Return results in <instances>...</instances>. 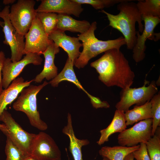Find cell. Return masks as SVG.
<instances>
[{"label": "cell", "mask_w": 160, "mask_h": 160, "mask_svg": "<svg viewBox=\"0 0 160 160\" xmlns=\"http://www.w3.org/2000/svg\"><path fill=\"white\" fill-rule=\"evenodd\" d=\"M0 121L5 125L0 130L21 151L25 157L30 156V146L35 134L23 129L6 110L0 116Z\"/></svg>", "instance_id": "5"}, {"label": "cell", "mask_w": 160, "mask_h": 160, "mask_svg": "<svg viewBox=\"0 0 160 160\" xmlns=\"http://www.w3.org/2000/svg\"><path fill=\"white\" fill-rule=\"evenodd\" d=\"M140 146V145L131 147L105 146L102 147L98 152L102 157H106L109 160H124L127 155L138 149Z\"/></svg>", "instance_id": "23"}, {"label": "cell", "mask_w": 160, "mask_h": 160, "mask_svg": "<svg viewBox=\"0 0 160 160\" xmlns=\"http://www.w3.org/2000/svg\"><path fill=\"white\" fill-rule=\"evenodd\" d=\"M59 47L53 41L42 54L44 57V63L43 69L33 79L36 83H40L45 79L47 80H52L58 74V69L54 63L55 55L60 52Z\"/></svg>", "instance_id": "16"}, {"label": "cell", "mask_w": 160, "mask_h": 160, "mask_svg": "<svg viewBox=\"0 0 160 160\" xmlns=\"http://www.w3.org/2000/svg\"><path fill=\"white\" fill-rule=\"evenodd\" d=\"M33 79L25 81L22 77L13 80L8 87L3 89L0 94V116L7 106L11 104L24 88L30 85Z\"/></svg>", "instance_id": "17"}, {"label": "cell", "mask_w": 160, "mask_h": 160, "mask_svg": "<svg viewBox=\"0 0 160 160\" xmlns=\"http://www.w3.org/2000/svg\"><path fill=\"white\" fill-rule=\"evenodd\" d=\"M90 66L99 74V79L108 87L116 86L125 90L130 87L134 82L135 73L120 49L105 52Z\"/></svg>", "instance_id": "1"}, {"label": "cell", "mask_w": 160, "mask_h": 160, "mask_svg": "<svg viewBox=\"0 0 160 160\" xmlns=\"http://www.w3.org/2000/svg\"><path fill=\"white\" fill-rule=\"evenodd\" d=\"M5 125L4 124H0V128L1 127H4Z\"/></svg>", "instance_id": "36"}, {"label": "cell", "mask_w": 160, "mask_h": 160, "mask_svg": "<svg viewBox=\"0 0 160 160\" xmlns=\"http://www.w3.org/2000/svg\"><path fill=\"white\" fill-rule=\"evenodd\" d=\"M22 160H38L31 156L24 157Z\"/></svg>", "instance_id": "35"}, {"label": "cell", "mask_w": 160, "mask_h": 160, "mask_svg": "<svg viewBox=\"0 0 160 160\" xmlns=\"http://www.w3.org/2000/svg\"><path fill=\"white\" fill-rule=\"evenodd\" d=\"M152 118L144 120L125 129L118 135V143L120 145L131 147L139 143H146L152 137Z\"/></svg>", "instance_id": "10"}, {"label": "cell", "mask_w": 160, "mask_h": 160, "mask_svg": "<svg viewBox=\"0 0 160 160\" xmlns=\"http://www.w3.org/2000/svg\"><path fill=\"white\" fill-rule=\"evenodd\" d=\"M57 15L54 13L36 12V17L48 36L57 29Z\"/></svg>", "instance_id": "25"}, {"label": "cell", "mask_w": 160, "mask_h": 160, "mask_svg": "<svg viewBox=\"0 0 160 160\" xmlns=\"http://www.w3.org/2000/svg\"><path fill=\"white\" fill-rule=\"evenodd\" d=\"M134 159L133 155L132 153L127 155L124 160H134Z\"/></svg>", "instance_id": "33"}, {"label": "cell", "mask_w": 160, "mask_h": 160, "mask_svg": "<svg viewBox=\"0 0 160 160\" xmlns=\"http://www.w3.org/2000/svg\"><path fill=\"white\" fill-rule=\"evenodd\" d=\"M158 92L150 100L152 116V137L160 125V93Z\"/></svg>", "instance_id": "27"}, {"label": "cell", "mask_w": 160, "mask_h": 160, "mask_svg": "<svg viewBox=\"0 0 160 160\" xmlns=\"http://www.w3.org/2000/svg\"><path fill=\"white\" fill-rule=\"evenodd\" d=\"M9 6H5L0 12V17L4 21L2 27L4 34L3 43L9 46L11 51V60L13 62L22 58L25 46L24 36L19 33L11 23L9 17Z\"/></svg>", "instance_id": "8"}, {"label": "cell", "mask_w": 160, "mask_h": 160, "mask_svg": "<svg viewBox=\"0 0 160 160\" xmlns=\"http://www.w3.org/2000/svg\"><path fill=\"white\" fill-rule=\"evenodd\" d=\"M90 99L92 106L96 109L102 108H108L110 107L109 104L107 101H102L98 97L92 96Z\"/></svg>", "instance_id": "31"}, {"label": "cell", "mask_w": 160, "mask_h": 160, "mask_svg": "<svg viewBox=\"0 0 160 160\" xmlns=\"http://www.w3.org/2000/svg\"><path fill=\"white\" fill-rule=\"evenodd\" d=\"M31 156L38 160H61V153L54 140L47 133L35 134L30 146Z\"/></svg>", "instance_id": "9"}, {"label": "cell", "mask_w": 160, "mask_h": 160, "mask_svg": "<svg viewBox=\"0 0 160 160\" xmlns=\"http://www.w3.org/2000/svg\"><path fill=\"white\" fill-rule=\"evenodd\" d=\"M124 116L127 126L144 120L152 118L150 101L141 105H136L132 109L127 111L124 112Z\"/></svg>", "instance_id": "22"}, {"label": "cell", "mask_w": 160, "mask_h": 160, "mask_svg": "<svg viewBox=\"0 0 160 160\" xmlns=\"http://www.w3.org/2000/svg\"><path fill=\"white\" fill-rule=\"evenodd\" d=\"M74 65V63L68 57L62 71L55 78L51 80L49 83L52 87H56L62 81H68L73 83L79 89L83 91L90 98L92 95L85 90L77 79L73 69Z\"/></svg>", "instance_id": "21"}, {"label": "cell", "mask_w": 160, "mask_h": 160, "mask_svg": "<svg viewBox=\"0 0 160 160\" xmlns=\"http://www.w3.org/2000/svg\"><path fill=\"white\" fill-rule=\"evenodd\" d=\"M67 118V124L63 127L62 132L69 138V151L74 160H83L81 148L89 145V141L87 139H79L76 137L73 127L71 116L69 113L68 114Z\"/></svg>", "instance_id": "18"}, {"label": "cell", "mask_w": 160, "mask_h": 160, "mask_svg": "<svg viewBox=\"0 0 160 160\" xmlns=\"http://www.w3.org/2000/svg\"><path fill=\"white\" fill-rule=\"evenodd\" d=\"M127 127L124 112L116 109L110 124L106 128L100 131V136L97 143L99 145H103L109 141V138L112 134L122 132L126 129Z\"/></svg>", "instance_id": "19"}, {"label": "cell", "mask_w": 160, "mask_h": 160, "mask_svg": "<svg viewBox=\"0 0 160 160\" xmlns=\"http://www.w3.org/2000/svg\"><path fill=\"white\" fill-rule=\"evenodd\" d=\"M97 28V23L94 21L91 24L87 31L77 35L79 40L82 42L83 47L82 51L74 63V65L79 69L84 67L91 59L98 55L111 49H120L122 46L126 44L123 36L106 41L99 40L95 34Z\"/></svg>", "instance_id": "3"}, {"label": "cell", "mask_w": 160, "mask_h": 160, "mask_svg": "<svg viewBox=\"0 0 160 160\" xmlns=\"http://www.w3.org/2000/svg\"><path fill=\"white\" fill-rule=\"evenodd\" d=\"M43 59L40 55L28 53L20 60L13 62L9 57L6 58L2 69L3 88H7L12 81L17 77L28 65H41Z\"/></svg>", "instance_id": "13"}, {"label": "cell", "mask_w": 160, "mask_h": 160, "mask_svg": "<svg viewBox=\"0 0 160 160\" xmlns=\"http://www.w3.org/2000/svg\"><path fill=\"white\" fill-rule=\"evenodd\" d=\"M84 9L81 5L73 0H42L36 12H51L73 15L79 17Z\"/></svg>", "instance_id": "14"}, {"label": "cell", "mask_w": 160, "mask_h": 160, "mask_svg": "<svg viewBox=\"0 0 160 160\" xmlns=\"http://www.w3.org/2000/svg\"><path fill=\"white\" fill-rule=\"evenodd\" d=\"M90 26L87 21L77 20L67 14L57 15V29L82 34L87 31Z\"/></svg>", "instance_id": "20"}, {"label": "cell", "mask_w": 160, "mask_h": 160, "mask_svg": "<svg viewBox=\"0 0 160 160\" xmlns=\"http://www.w3.org/2000/svg\"><path fill=\"white\" fill-rule=\"evenodd\" d=\"M150 160H160V132L158 127L155 133L146 143Z\"/></svg>", "instance_id": "26"}, {"label": "cell", "mask_w": 160, "mask_h": 160, "mask_svg": "<svg viewBox=\"0 0 160 160\" xmlns=\"http://www.w3.org/2000/svg\"><path fill=\"white\" fill-rule=\"evenodd\" d=\"M133 0H124L119 3L117 9L119 13L114 15L101 9V12L105 14L109 21V26L121 32L125 39L127 48L132 50L135 44L137 31L135 24L138 23V31L142 33L144 29L142 17L136 3Z\"/></svg>", "instance_id": "2"}, {"label": "cell", "mask_w": 160, "mask_h": 160, "mask_svg": "<svg viewBox=\"0 0 160 160\" xmlns=\"http://www.w3.org/2000/svg\"><path fill=\"white\" fill-rule=\"evenodd\" d=\"M67 156H68V160H70L69 158V157H68V154H67Z\"/></svg>", "instance_id": "39"}, {"label": "cell", "mask_w": 160, "mask_h": 160, "mask_svg": "<svg viewBox=\"0 0 160 160\" xmlns=\"http://www.w3.org/2000/svg\"><path fill=\"white\" fill-rule=\"evenodd\" d=\"M139 148L132 152L134 159L136 160H150L146 143H140Z\"/></svg>", "instance_id": "30"}, {"label": "cell", "mask_w": 160, "mask_h": 160, "mask_svg": "<svg viewBox=\"0 0 160 160\" xmlns=\"http://www.w3.org/2000/svg\"><path fill=\"white\" fill-rule=\"evenodd\" d=\"M49 39L58 47L62 48L68 54V57L74 63L79 57L82 47L78 37L67 35L65 32L57 29L49 35Z\"/></svg>", "instance_id": "15"}, {"label": "cell", "mask_w": 160, "mask_h": 160, "mask_svg": "<svg viewBox=\"0 0 160 160\" xmlns=\"http://www.w3.org/2000/svg\"><path fill=\"white\" fill-rule=\"evenodd\" d=\"M142 19L144 23L142 34L137 31L135 44L132 50L133 58L136 63L142 61L145 57L146 48L145 42L148 39L157 41L160 39V33L154 32L156 27L160 23V18L157 17L142 16Z\"/></svg>", "instance_id": "12"}, {"label": "cell", "mask_w": 160, "mask_h": 160, "mask_svg": "<svg viewBox=\"0 0 160 160\" xmlns=\"http://www.w3.org/2000/svg\"><path fill=\"white\" fill-rule=\"evenodd\" d=\"M80 4H86L91 5L96 9H102L114 6L124 0H73Z\"/></svg>", "instance_id": "28"}, {"label": "cell", "mask_w": 160, "mask_h": 160, "mask_svg": "<svg viewBox=\"0 0 160 160\" xmlns=\"http://www.w3.org/2000/svg\"><path fill=\"white\" fill-rule=\"evenodd\" d=\"M6 160H22L25 157L21 151L8 137L5 148Z\"/></svg>", "instance_id": "29"}, {"label": "cell", "mask_w": 160, "mask_h": 160, "mask_svg": "<svg viewBox=\"0 0 160 160\" xmlns=\"http://www.w3.org/2000/svg\"><path fill=\"white\" fill-rule=\"evenodd\" d=\"M136 4L141 16L157 17L160 18V0H139Z\"/></svg>", "instance_id": "24"}, {"label": "cell", "mask_w": 160, "mask_h": 160, "mask_svg": "<svg viewBox=\"0 0 160 160\" xmlns=\"http://www.w3.org/2000/svg\"><path fill=\"white\" fill-rule=\"evenodd\" d=\"M15 0H4L3 3L5 5L13 4L15 1Z\"/></svg>", "instance_id": "34"}, {"label": "cell", "mask_w": 160, "mask_h": 160, "mask_svg": "<svg viewBox=\"0 0 160 160\" xmlns=\"http://www.w3.org/2000/svg\"><path fill=\"white\" fill-rule=\"evenodd\" d=\"M49 83L44 81L38 86L30 85L24 88L12 106L15 110L21 111L26 115L31 125L41 131L46 130L48 126L41 119L37 110V96L43 87Z\"/></svg>", "instance_id": "4"}, {"label": "cell", "mask_w": 160, "mask_h": 160, "mask_svg": "<svg viewBox=\"0 0 160 160\" xmlns=\"http://www.w3.org/2000/svg\"><path fill=\"white\" fill-rule=\"evenodd\" d=\"M102 160H109L107 158L105 157H103V159Z\"/></svg>", "instance_id": "38"}, {"label": "cell", "mask_w": 160, "mask_h": 160, "mask_svg": "<svg viewBox=\"0 0 160 160\" xmlns=\"http://www.w3.org/2000/svg\"><path fill=\"white\" fill-rule=\"evenodd\" d=\"M3 22H2L0 20V26L2 27L3 25Z\"/></svg>", "instance_id": "37"}, {"label": "cell", "mask_w": 160, "mask_h": 160, "mask_svg": "<svg viewBox=\"0 0 160 160\" xmlns=\"http://www.w3.org/2000/svg\"><path fill=\"white\" fill-rule=\"evenodd\" d=\"M4 52L0 51V94L3 90L2 75V69L4 60L6 59Z\"/></svg>", "instance_id": "32"}, {"label": "cell", "mask_w": 160, "mask_h": 160, "mask_svg": "<svg viewBox=\"0 0 160 160\" xmlns=\"http://www.w3.org/2000/svg\"><path fill=\"white\" fill-rule=\"evenodd\" d=\"M149 83L145 79L143 85L141 87L122 89L120 100L115 105L116 109L124 112L133 105H140L150 101L157 93L158 89L155 81Z\"/></svg>", "instance_id": "6"}, {"label": "cell", "mask_w": 160, "mask_h": 160, "mask_svg": "<svg viewBox=\"0 0 160 160\" xmlns=\"http://www.w3.org/2000/svg\"><path fill=\"white\" fill-rule=\"evenodd\" d=\"M24 37L25 41L23 55L33 53L40 55L53 42L49 39L36 17Z\"/></svg>", "instance_id": "11"}, {"label": "cell", "mask_w": 160, "mask_h": 160, "mask_svg": "<svg viewBox=\"0 0 160 160\" xmlns=\"http://www.w3.org/2000/svg\"><path fill=\"white\" fill-rule=\"evenodd\" d=\"M35 3L33 0H18L11 7L9 14L10 22L17 31L24 36L36 17Z\"/></svg>", "instance_id": "7"}]
</instances>
